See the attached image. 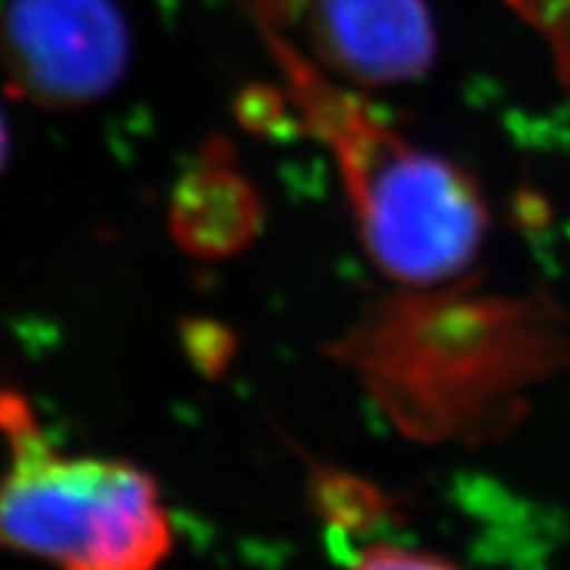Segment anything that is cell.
Here are the masks:
<instances>
[{
  "mask_svg": "<svg viewBox=\"0 0 570 570\" xmlns=\"http://www.w3.org/2000/svg\"><path fill=\"white\" fill-rule=\"evenodd\" d=\"M325 354L402 436L481 446L510 436L570 365V312L468 275L375 298Z\"/></svg>",
  "mask_w": 570,
  "mask_h": 570,
  "instance_id": "6da1fadb",
  "label": "cell"
},
{
  "mask_svg": "<svg viewBox=\"0 0 570 570\" xmlns=\"http://www.w3.org/2000/svg\"><path fill=\"white\" fill-rule=\"evenodd\" d=\"M254 21L283 71L298 125L336 159L373 265L404 288L465 275L489 230L479 183L444 156L417 148L373 104L338 85L259 0H254Z\"/></svg>",
  "mask_w": 570,
  "mask_h": 570,
  "instance_id": "7a4b0ae2",
  "label": "cell"
},
{
  "mask_svg": "<svg viewBox=\"0 0 570 570\" xmlns=\"http://www.w3.org/2000/svg\"><path fill=\"white\" fill-rule=\"evenodd\" d=\"M0 547L69 570H111L154 475L125 460L75 458L42 431L30 399L0 389Z\"/></svg>",
  "mask_w": 570,
  "mask_h": 570,
  "instance_id": "3957f363",
  "label": "cell"
},
{
  "mask_svg": "<svg viewBox=\"0 0 570 570\" xmlns=\"http://www.w3.org/2000/svg\"><path fill=\"white\" fill-rule=\"evenodd\" d=\"M9 88L40 109H82L122 82L130 35L111 0H3Z\"/></svg>",
  "mask_w": 570,
  "mask_h": 570,
  "instance_id": "277c9868",
  "label": "cell"
},
{
  "mask_svg": "<svg viewBox=\"0 0 570 570\" xmlns=\"http://www.w3.org/2000/svg\"><path fill=\"white\" fill-rule=\"evenodd\" d=\"M312 59L354 88L423 77L436 56L425 0H304Z\"/></svg>",
  "mask_w": 570,
  "mask_h": 570,
  "instance_id": "5b68a950",
  "label": "cell"
},
{
  "mask_svg": "<svg viewBox=\"0 0 570 570\" xmlns=\"http://www.w3.org/2000/svg\"><path fill=\"white\" fill-rule=\"evenodd\" d=\"M262 225L265 202L235 164L230 142L206 140L169 198L173 240L188 256L219 262L244 254Z\"/></svg>",
  "mask_w": 570,
  "mask_h": 570,
  "instance_id": "8992f818",
  "label": "cell"
},
{
  "mask_svg": "<svg viewBox=\"0 0 570 570\" xmlns=\"http://www.w3.org/2000/svg\"><path fill=\"white\" fill-rule=\"evenodd\" d=\"M312 510L327 529V547L352 544L354 539L381 531L391 515V502L381 489L341 468L312 465L306 481Z\"/></svg>",
  "mask_w": 570,
  "mask_h": 570,
  "instance_id": "52a82bcc",
  "label": "cell"
},
{
  "mask_svg": "<svg viewBox=\"0 0 570 570\" xmlns=\"http://www.w3.org/2000/svg\"><path fill=\"white\" fill-rule=\"evenodd\" d=\"M550 48L554 71L570 92V0H502Z\"/></svg>",
  "mask_w": 570,
  "mask_h": 570,
  "instance_id": "ba28073f",
  "label": "cell"
},
{
  "mask_svg": "<svg viewBox=\"0 0 570 570\" xmlns=\"http://www.w3.org/2000/svg\"><path fill=\"white\" fill-rule=\"evenodd\" d=\"M288 92L283 96L269 85H248L235 98V117L248 132L281 135L285 127H296L288 119Z\"/></svg>",
  "mask_w": 570,
  "mask_h": 570,
  "instance_id": "9c48e42d",
  "label": "cell"
},
{
  "mask_svg": "<svg viewBox=\"0 0 570 570\" xmlns=\"http://www.w3.org/2000/svg\"><path fill=\"white\" fill-rule=\"evenodd\" d=\"M183 344L190 362L209 377L223 373L235 352L233 333L214 320H188L183 325Z\"/></svg>",
  "mask_w": 570,
  "mask_h": 570,
  "instance_id": "30bf717a",
  "label": "cell"
},
{
  "mask_svg": "<svg viewBox=\"0 0 570 570\" xmlns=\"http://www.w3.org/2000/svg\"><path fill=\"white\" fill-rule=\"evenodd\" d=\"M338 560L356 568L386 570V568H452L454 562L441 554L415 550V547L391 544V541H365L338 554Z\"/></svg>",
  "mask_w": 570,
  "mask_h": 570,
  "instance_id": "8fae6325",
  "label": "cell"
},
{
  "mask_svg": "<svg viewBox=\"0 0 570 570\" xmlns=\"http://www.w3.org/2000/svg\"><path fill=\"white\" fill-rule=\"evenodd\" d=\"M6 161H9V130H6V119L0 114V173H3Z\"/></svg>",
  "mask_w": 570,
  "mask_h": 570,
  "instance_id": "7c38bea8",
  "label": "cell"
}]
</instances>
